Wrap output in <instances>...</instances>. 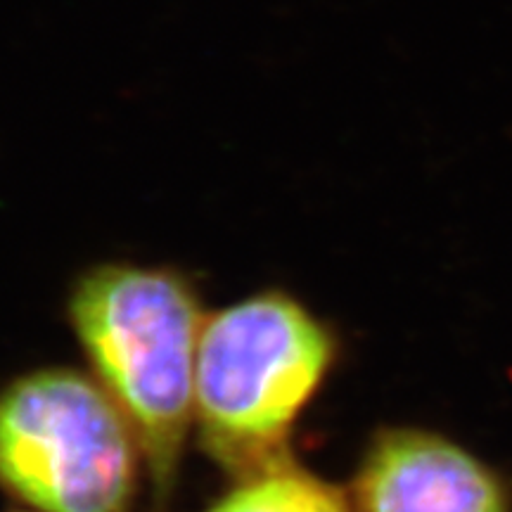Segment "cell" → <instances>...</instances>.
Wrapping results in <instances>:
<instances>
[{
    "mask_svg": "<svg viewBox=\"0 0 512 512\" xmlns=\"http://www.w3.org/2000/svg\"><path fill=\"white\" fill-rule=\"evenodd\" d=\"M69 318L107 394L131 422L166 496L195 415L200 297L174 268L105 264L83 273Z\"/></svg>",
    "mask_w": 512,
    "mask_h": 512,
    "instance_id": "obj_1",
    "label": "cell"
},
{
    "mask_svg": "<svg viewBox=\"0 0 512 512\" xmlns=\"http://www.w3.org/2000/svg\"><path fill=\"white\" fill-rule=\"evenodd\" d=\"M335 356V339L283 292H261L204 323L195 420L211 458L252 477L287 460L299 413Z\"/></svg>",
    "mask_w": 512,
    "mask_h": 512,
    "instance_id": "obj_2",
    "label": "cell"
},
{
    "mask_svg": "<svg viewBox=\"0 0 512 512\" xmlns=\"http://www.w3.org/2000/svg\"><path fill=\"white\" fill-rule=\"evenodd\" d=\"M143 451L100 382L69 368L0 392V486L36 512H131Z\"/></svg>",
    "mask_w": 512,
    "mask_h": 512,
    "instance_id": "obj_3",
    "label": "cell"
},
{
    "mask_svg": "<svg viewBox=\"0 0 512 512\" xmlns=\"http://www.w3.org/2000/svg\"><path fill=\"white\" fill-rule=\"evenodd\" d=\"M356 512H505L494 477L446 439L382 434L356 479Z\"/></svg>",
    "mask_w": 512,
    "mask_h": 512,
    "instance_id": "obj_4",
    "label": "cell"
},
{
    "mask_svg": "<svg viewBox=\"0 0 512 512\" xmlns=\"http://www.w3.org/2000/svg\"><path fill=\"white\" fill-rule=\"evenodd\" d=\"M209 512H349L335 486L283 463L245 477Z\"/></svg>",
    "mask_w": 512,
    "mask_h": 512,
    "instance_id": "obj_5",
    "label": "cell"
}]
</instances>
